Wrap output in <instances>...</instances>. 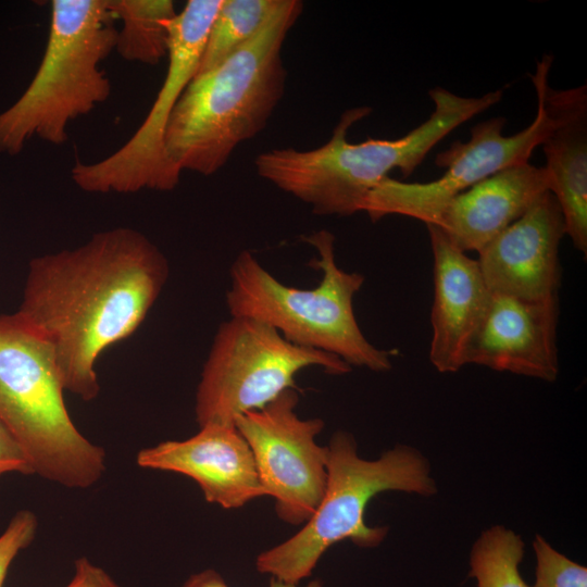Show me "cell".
Instances as JSON below:
<instances>
[{"label":"cell","instance_id":"cell-1","mask_svg":"<svg viewBox=\"0 0 587 587\" xmlns=\"http://www.w3.org/2000/svg\"><path fill=\"white\" fill-rule=\"evenodd\" d=\"M168 271L162 251L128 227L29 262L16 313L50 344L64 390L85 401L98 396L97 359L140 326Z\"/></svg>","mask_w":587,"mask_h":587},{"label":"cell","instance_id":"cell-2","mask_svg":"<svg viewBox=\"0 0 587 587\" xmlns=\"http://www.w3.org/2000/svg\"><path fill=\"white\" fill-rule=\"evenodd\" d=\"M502 96L503 89L470 98L436 87L429 90L435 107L425 122L398 139L370 138L359 143L348 140L349 129L372 109L350 108L322 146L264 151L254 160L255 170L317 215H352L362 212L367 196L389 172L398 168L403 178L409 177L450 132L498 103Z\"/></svg>","mask_w":587,"mask_h":587},{"label":"cell","instance_id":"cell-3","mask_svg":"<svg viewBox=\"0 0 587 587\" xmlns=\"http://www.w3.org/2000/svg\"><path fill=\"white\" fill-rule=\"evenodd\" d=\"M302 9L299 0H283L253 38L188 84L165 130L166 154L180 172L216 173L264 129L285 93L282 48Z\"/></svg>","mask_w":587,"mask_h":587},{"label":"cell","instance_id":"cell-4","mask_svg":"<svg viewBox=\"0 0 587 587\" xmlns=\"http://www.w3.org/2000/svg\"><path fill=\"white\" fill-rule=\"evenodd\" d=\"M303 240L316 250L310 265L322 272L319 285L313 289L287 286L245 250L230 267L226 292L230 316L263 322L291 344L334 354L351 367L389 371L390 351L371 344L354 315L353 298L364 276L337 265L330 232L319 230Z\"/></svg>","mask_w":587,"mask_h":587},{"label":"cell","instance_id":"cell-5","mask_svg":"<svg viewBox=\"0 0 587 587\" xmlns=\"http://www.w3.org/2000/svg\"><path fill=\"white\" fill-rule=\"evenodd\" d=\"M108 0H53L40 65L22 96L0 113V153L18 154L38 137L67 141L68 124L111 95L100 68L115 49L117 29Z\"/></svg>","mask_w":587,"mask_h":587},{"label":"cell","instance_id":"cell-6","mask_svg":"<svg viewBox=\"0 0 587 587\" xmlns=\"http://www.w3.org/2000/svg\"><path fill=\"white\" fill-rule=\"evenodd\" d=\"M326 448V486L316 510L297 534L258 555L260 573L298 585L336 542L349 539L361 548L380 545L388 528L371 527L364 519L376 495L387 490L423 497L437 494L428 460L413 447L397 445L376 460H365L359 457L352 435L337 432Z\"/></svg>","mask_w":587,"mask_h":587},{"label":"cell","instance_id":"cell-7","mask_svg":"<svg viewBox=\"0 0 587 587\" xmlns=\"http://www.w3.org/2000/svg\"><path fill=\"white\" fill-rule=\"evenodd\" d=\"M50 344L16 312L0 315V420L25 450L34 474L88 488L105 471L104 450L75 426Z\"/></svg>","mask_w":587,"mask_h":587},{"label":"cell","instance_id":"cell-8","mask_svg":"<svg viewBox=\"0 0 587 587\" xmlns=\"http://www.w3.org/2000/svg\"><path fill=\"white\" fill-rule=\"evenodd\" d=\"M310 366L332 375L351 371L340 358L294 345L263 322L230 316L214 336L197 388L199 427L235 425L239 415L297 390L296 375Z\"/></svg>","mask_w":587,"mask_h":587},{"label":"cell","instance_id":"cell-9","mask_svg":"<svg viewBox=\"0 0 587 587\" xmlns=\"http://www.w3.org/2000/svg\"><path fill=\"white\" fill-rule=\"evenodd\" d=\"M222 0H189L167 22V70L143 123L115 152L93 162H76L73 182L84 191L133 193L174 189L182 172L165 150V130L183 91L195 77L211 24Z\"/></svg>","mask_w":587,"mask_h":587},{"label":"cell","instance_id":"cell-10","mask_svg":"<svg viewBox=\"0 0 587 587\" xmlns=\"http://www.w3.org/2000/svg\"><path fill=\"white\" fill-rule=\"evenodd\" d=\"M536 95V116L526 128L504 136L507 120L503 116L474 125L470 140L454 141L437 154L435 164L447 168L441 177L427 183L386 177L367 196L362 211L373 223L387 215H403L435 224L445 207L460 192L505 167L528 162L552 126L542 97Z\"/></svg>","mask_w":587,"mask_h":587},{"label":"cell","instance_id":"cell-11","mask_svg":"<svg viewBox=\"0 0 587 587\" xmlns=\"http://www.w3.org/2000/svg\"><path fill=\"white\" fill-rule=\"evenodd\" d=\"M299 396L287 389L259 410L239 415L235 426L249 445L266 496L274 499L278 517L304 524L325 490L327 448L316 444L321 419L302 420Z\"/></svg>","mask_w":587,"mask_h":587},{"label":"cell","instance_id":"cell-12","mask_svg":"<svg viewBox=\"0 0 587 587\" xmlns=\"http://www.w3.org/2000/svg\"><path fill=\"white\" fill-rule=\"evenodd\" d=\"M565 235L560 205L546 191L524 215L477 252L476 260L490 291L525 300L558 296L559 247Z\"/></svg>","mask_w":587,"mask_h":587},{"label":"cell","instance_id":"cell-13","mask_svg":"<svg viewBox=\"0 0 587 587\" xmlns=\"http://www.w3.org/2000/svg\"><path fill=\"white\" fill-rule=\"evenodd\" d=\"M425 225L434 261L429 361L439 373H454L467 364L492 292L477 260L453 245L438 226Z\"/></svg>","mask_w":587,"mask_h":587},{"label":"cell","instance_id":"cell-14","mask_svg":"<svg viewBox=\"0 0 587 587\" xmlns=\"http://www.w3.org/2000/svg\"><path fill=\"white\" fill-rule=\"evenodd\" d=\"M558 316V296L525 300L492 292L467 364L554 382L559 374Z\"/></svg>","mask_w":587,"mask_h":587},{"label":"cell","instance_id":"cell-15","mask_svg":"<svg viewBox=\"0 0 587 587\" xmlns=\"http://www.w3.org/2000/svg\"><path fill=\"white\" fill-rule=\"evenodd\" d=\"M140 467L186 475L201 488L205 500L225 509L243 507L266 496L249 445L235 425H207L180 441H163L142 449Z\"/></svg>","mask_w":587,"mask_h":587},{"label":"cell","instance_id":"cell-16","mask_svg":"<svg viewBox=\"0 0 587 587\" xmlns=\"http://www.w3.org/2000/svg\"><path fill=\"white\" fill-rule=\"evenodd\" d=\"M553 58L544 55L530 76L535 90L552 117L540 146L546 158L549 191L563 214L565 233L574 247L587 253V88L565 90L549 86Z\"/></svg>","mask_w":587,"mask_h":587},{"label":"cell","instance_id":"cell-17","mask_svg":"<svg viewBox=\"0 0 587 587\" xmlns=\"http://www.w3.org/2000/svg\"><path fill=\"white\" fill-rule=\"evenodd\" d=\"M546 191L549 176L544 166H509L457 195L434 225L463 252H478Z\"/></svg>","mask_w":587,"mask_h":587},{"label":"cell","instance_id":"cell-18","mask_svg":"<svg viewBox=\"0 0 587 587\" xmlns=\"http://www.w3.org/2000/svg\"><path fill=\"white\" fill-rule=\"evenodd\" d=\"M115 18L122 21L115 50L127 61L157 65L167 57V22L176 14L171 0H108Z\"/></svg>","mask_w":587,"mask_h":587},{"label":"cell","instance_id":"cell-19","mask_svg":"<svg viewBox=\"0 0 587 587\" xmlns=\"http://www.w3.org/2000/svg\"><path fill=\"white\" fill-rule=\"evenodd\" d=\"M283 0H222L211 24L197 73L223 63L265 25Z\"/></svg>","mask_w":587,"mask_h":587},{"label":"cell","instance_id":"cell-20","mask_svg":"<svg viewBox=\"0 0 587 587\" xmlns=\"http://www.w3.org/2000/svg\"><path fill=\"white\" fill-rule=\"evenodd\" d=\"M525 544L522 537L501 525L485 529L470 553L469 576L477 587H530L520 573Z\"/></svg>","mask_w":587,"mask_h":587},{"label":"cell","instance_id":"cell-21","mask_svg":"<svg viewBox=\"0 0 587 587\" xmlns=\"http://www.w3.org/2000/svg\"><path fill=\"white\" fill-rule=\"evenodd\" d=\"M536 580L533 587H587V567L555 550L541 535L534 539Z\"/></svg>","mask_w":587,"mask_h":587},{"label":"cell","instance_id":"cell-22","mask_svg":"<svg viewBox=\"0 0 587 587\" xmlns=\"http://www.w3.org/2000/svg\"><path fill=\"white\" fill-rule=\"evenodd\" d=\"M38 522L30 511H18L0 536V587L17 553L35 538Z\"/></svg>","mask_w":587,"mask_h":587},{"label":"cell","instance_id":"cell-23","mask_svg":"<svg viewBox=\"0 0 587 587\" xmlns=\"http://www.w3.org/2000/svg\"><path fill=\"white\" fill-rule=\"evenodd\" d=\"M11 472L34 474L25 450L0 420V476Z\"/></svg>","mask_w":587,"mask_h":587},{"label":"cell","instance_id":"cell-24","mask_svg":"<svg viewBox=\"0 0 587 587\" xmlns=\"http://www.w3.org/2000/svg\"><path fill=\"white\" fill-rule=\"evenodd\" d=\"M66 587H124L117 584L103 569L86 557L75 561L74 575Z\"/></svg>","mask_w":587,"mask_h":587},{"label":"cell","instance_id":"cell-25","mask_svg":"<svg viewBox=\"0 0 587 587\" xmlns=\"http://www.w3.org/2000/svg\"><path fill=\"white\" fill-rule=\"evenodd\" d=\"M182 587H229L222 575L208 569L190 575Z\"/></svg>","mask_w":587,"mask_h":587},{"label":"cell","instance_id":"cell-26","mask_svg":"<svg viewBox=\"0 0 587 587\" xmlns=\"http://www.w3.org/2000/svg\"><path fill=\"white\" fill-rule=\"evenodd\" d=\"M268 587H299V586L296 584L285 583V582H282L272 577ZM304 587H322V582L319 579H313L310 583H308Z\"/></svg>","mask_w":587,"mask_h":587}]
</instances>
